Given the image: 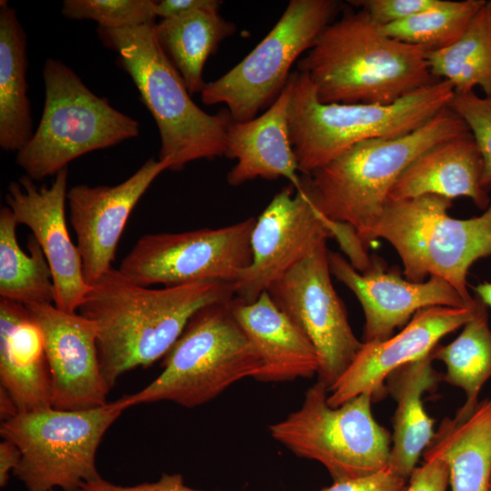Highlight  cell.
<instances>
[{
  "instance_id": "cell-1",
  "label": "cell",
  "mask_w": 491,
  "mask_h": 491,
  "mask_svg": "<svg viewBox=\"0 0 491 491\" xmlns=\"http://www.w3.org/2000/svg\"><path fill=\"white\" fill-rule=\"evenodd\" d=\"M234 297L230 282L155 289L111 268L90 285L78 314L95 324L100 371L111 389L124 373L164 357L197 310Z\"/></svg>"
},
{
  "instance_id": "cell-2",
  "label": "cell",
  "mask_w": 491,
  "mask_h": 491,
  "mask_svg": "<svg viewBox=\"0 0 491 491\" xmlns=\"http://www.w3.org/2000/svg\"><path fill=\"white\" fill-rule=\"evenodd\" d=\"M427 50L384 35L364 9L327 25L297 71L323 104L391 105L436 80Z\"/></svg>"
},
{
  "instance_id": "cell-3",
  "label": "cell",
  "mask_w": 491,
  "mask_h": 491,
  "mask_svg": "<svg viewBox=\"0 0 491 491\" xmlns=\"http://www.w3.org/2000/svg\"><path fill=\"white\" fill-rule=\"evenodd\" d=\"M468 131L466 122L446 106L408 135L354 145L302 175L300 189L323 215L351 225L362 241L379 218L403 170L433 145Z\"/></svg>"
},
{
  "instance_id": "cell-4",
  "label": "cell",
  "mask_w": 491,
  "mask_h": 491,
  "mask_svg": "<svg viewBox=\"0 0 491 491\" xmlns=\"http://www.w3.org/2000/svg\"><path fill=\"white\" fill-rule=\"evenodd\" d=\"M155 22L122 28H97L104 45L118 55L117 63L132 78L141 101L157 125L160 160L180 171L199 159L225 155L227 110L209 115L191 99L185 82L155 36Z\"/></svg>"
},
{
  "instance_id": "cell-5",
  "label": "cell",
  "mask_w": 491,
  "mask_h": 491,
  "mask_svg": "<svg viewBox=\"0 0 491 491\" xmlns=\"http://www.w3.org/2000/svg\"><path fill=\"white\" fill-rule=\"evenodd\" d=\"M289 79V135L302 175L312 173L359 142L412 133L448 106L454 95L453 85L439 80L391 105L323 104L306 74L296 71Z\"/></svg>"
},
{
  "instance_id": "cell-6",
  "label": "cell",
  "mask_w": 491,
  "mask_h": 491,
  "mask_svg": "<svg viewBox=\"0 0 491 491\" xmlns=\"http://www.w3.org/2000/svg\"><path fill=\"white\" fill-rule=\"evenodd\" d=\"M232 299L197 310L163 357L162 373L142 390L117 399V406L125 410L170 401L191 408L246 377L254 378L261 358L233 314Z\"/></svg>"
},
{
  "instance_id": "cell-7",
  "label": "cell",
  "mask_w": 491,
  "mask_h": 491,
  "mask_svg": "<svg viewBox=\"0 0 491 491\" xmlns=\"http://www.w3.org/2000/svg\"><path fill=\"white\" fill-rule=\"evenodd\" d=\"M452 200L425 195L390 200L362 243L381 237L399 255L404 275L424 282L429 275L448 282L469 307L476 305L467 290L466 276L476 260L491 256V203L479 215L456 219L447 214Z\"/></svg>"
},
{
  "instance_id": "cell-8",
  "label": "cell",
  "mask_w": 491,
  "mask_h": 491,
  "mask_svg": "<svg viewBox=\"0 0 491 491\" xmlns=\"http://www.w3.org/2000/svg\"><path fill=\"white\" fill-rule=\"evenodd\" d=\"M45 105L16 164L35 181L55 176L92 151L114 146L139 135L136 120L95 95L63 62L48 58L42 71Z\"/></svg>"
},
{
  "instance_id": "cell-9",
  "label": "cell",
  "mask_w": 491,
  "mask_h": 491,
  "mask_svg": "<svg viewBox=\"0 0 491 491\" xmlns=\"http://www.w3.org/2000/svg\"><path fill=\"white\" fill-rule=\"evenodd\" d=\"M327 392L317 380L297 410L269 426L270 436L297 456L319 462L334 482L386 467L392 437L374 418L372 396L361 394L331 407Z\"/></svg>"
},
{
  "instance_id": "cell-10",
  "label": "cell",
  "mask_w": 491,
  "mask_h": 491,
  "mask_svg": "<svg viewBox=\"0 0 491 491\" xmlns=\"http://www.w3.org/2000/svg\"><path fill=\"white\" fill-rule=\"evenodd\" d=\"M124 409L115 402L96 408L53 407L17 414L2 421L1 436L21 451L13 471L28 491H78L101 478L95 467L98 446Z\"/></svg>"
},
{
  "instance_id": "cell-11",
  "label": "cell",
  "mask_w": 491,
  "mask_h": 491,
  "mask_svg": "<svg viewBox=\"0 0 491 491\" xmlns=\"http://www.w3.org/2000/svg\"><path fill=\"white\" fill-rule=\"evenodd\" d=\"M334 0H291L267 35L235 66L201 92L205 105L225 104L233 122L254 119L276 99L292 65L337 14Z\"/></svg>"
},
{
  "instance_id": "cell-12",
  "label": "cell",
  "mask_w": 491,
  "mask_h": 491,
  "mask_svg": "<svg viewBox=\"0 0 491 491\" xmlns=\"http://www.w3.org/2000/svg\"><path fill=\"white\" fill-rule=\"evenodd\" d=\"M249 217L220 228L141 236L118 270L143 286H175L204 281L234 283L252 262Z\"/></svg>"
},
{
  "instance_id": "cell-13",
  "label": "cell",
  "mask_w": 491,
  "mask_h": 491,
  "mask_svg": "<svg viewBox=\"0 0 491 491\" xmlns=\"http://www.w3.org/2000/svg\"><path fill=\"white\" fill-rule=\"evenodd\" d=\"M266 292L316 347L321 358L318 380L329 390L363 342L355 336L332 285L326 243L273 282Z\"/></svg>"
},
{
  "instance_id": "cell-14",
  "label": "cell",
  "mask_w": 491,
  "mask_h": 491,
  "mask_svg": "<svg viewBox=\"0 0 491 491\" xmlns=\"http://www.w3.org/2000/svg\"><path fill=\"white\" fill-rule=\"evenodd\" d=\"M278 192L251 234L252 262L233 283L235 296L255 302L273 282L333 238L323 215L303 190Z\"/></svg>"
},
{
  "instance_id": "cell-15",
  "label": "cell",
  "mask_w": 491,
  "mask_h": 491,
  "mask_svg": "<svg viewBox=\"0 0 491 491\" xmlns=\"http://www.w3.org/2000/svg\"><path fill=\"white\" fill-rule=\"evenodd\" d=\"M67 181V167L55 175L50 185L38 186L31 177L22 175L9 184L5 202L18 225L31 230L45 256L53 276L54 305L62 311L77 313L90 286L66 225Z\"/></svg>"
},
{
  "instance_id": "cell-16",
  "label": "cell",
  "mask_w": 491,
  "mask_h": 491,
  "mask_svg": "<svg viewBox=\"0 0 491 491\" xmlns=\"http://www.w3.org/2000/svg\"><path fill=\"white\" fill-rule=\"evenodd\" d=\"M40 328L52 381V407L84 410L107 404L99 366L95 324L54 304L27 306Z\"/></svg>"
},
{
  "instance_id": "cell-17",
  "label": "cell",
  "mask_w": 491,
  "mask_h": 491,
  "mask_svg": "<svg viewBox=\"0 0 491 491\" xmlns=\"http://www.w3.org/2000/svg\"><path fill=\"white\" fill-rule=\"evenodd\" d=\"M169 160H147L115 185H77L66 195L69 219L76 235L83 274L90 286L112 267L129 215L154 180L170 167Z\"/></svg>"
},
{
  "instance_id": "cell-18",
  "label": "cell",
  "mask_w": 491,
  "mask_h": 491,
  "mask_svg": "<svg viewBox=\"0 0 491 491\" xmlns=\"http://www.w3.org/2000/svg\"><path fill=\"white\" fill-rule=\"evenodd\" d=\"M331 274L357 297L366 317L364 341H382L408 322L418 310L432 306L469 307L446 280L430 276L412 282L389 270L377 256L364 273L356 270L340 254L328 251Z\"/></svg>"
},
{
  "instance_id": "cell-19",
  "label": "cell",
  "mask_w": 491,
  "mask_h": 491,
  "mask_svg": "<svg viewBox=\"0 0 491 491\" xmlns=\"http://www.w3.org/2000/svg\"><path fill=\"white\" fill-rule=\"evenodd\" d=\"M474 308H423L398 334L382 341L363 342L349 366L330 387L327 404L337 407L361 394H369L373 401L383 399L387 394V376L429 355L442 337L472 318Z\"/></svg>"
},
{
  "instance_id": "cell-20",
  "label": "cell",
  "mask_w": 491,
  "mask_h": 491,
  "mask_svg": "<svg viewBox=\"0 0 491 491\" xmlns=\"http://www.w3.org/2000/svg\"><path fill=\"white\" fill-rule=\"evenodd\" d=\"M292 83H287L269 108L258 117L246 122H232L227 130L225 156L236 164L226 180L238 186L249 180H275L284 177L298 190L301 175L290 140L288 106Z\"/></svg>"
},
{
  "instance_id": "cell-21",
  "label": "cell",
  "mask_w": 491,
  "mask_h": 491,
  "mask_svg": "<svg viewBox=\"0 0 491 491\" xmlns=\"http://www.w3.org/2000/svg\"><path fill=\"white\" fill-rule=\"evenodd\" d=\"M483 158L470 131L433 145L399 175L388 199L401 200L437 195L450 200L466 196L486 210L489 193L481 184Z\"/></svg>"
},
{
  "instance_id": "cell-22",
  "label": "cell",
  "mask_w": 491,
  "mask_h": 491,
  "mask_svg": "<svg viewBox=\"0 0 491 491\" xmlns=\"http://www.w3.org/2000/svg\"><path fill=\"white\" fill-rule=\"evenodd\" d=\"M230 306L261 358L262 366L254 377L256 380L285 382L318 374L321 358L316 347L275 305L267 292L253 303L235 296Z\"/></svg>"
},
{
  "instance_id": "cell-23",
  "label": "cell",
  "mask_w": 491,
  "mask_h": 491,
  "mask_svg": "<svg viewBox=\"0 0 491 491\" xmlns=\"http://www.w3.org/2000/svg\"><path fill=\"white\" fill-rule=\"evenodd\" d=\"M0 388L17 414L52 407V381L42 332L25 306L0 299Z\"/></svg>"
},
{
  "instance_id": "cell-24",
  "label": "cell",
  "mask_w": 491,
  "mask_h": 491,
  "mask_svg": "<svg viewBox=\"0 0 491 491\" xmlns=\"http://www.w3.org/2000/svg\"><path fill=\"white\" fill-rule=\"evenodd\" d=\"M432 361L430 353L396 368L386 381L387 393L396 402L387 467L406 480L435 436L434 420L422 402L423 395L434 391L443 377Z\"/></svg>"
},
{
  "instance_id": "cell-25",
  "label": "cell",
  "mask_w": 491,
  "mask_h": 491,
  "mask_svg": "<svg viewBox=\"0 0 491 491\" xmlns=\"http://www.w3.org/2000/svg\"><path fill=\"white\" fill-rule=\"evenodd\" d=\"M26 50V34L15 9L0 1V146L5 151H20L34 135Z\"/></svg>"
},
{
  "instance_id": "cell-26",
  "label": "cell",
  "mask_w": 491,
  "mask_h": 491,
  "mask_svg": "<svg viewBox=\"0 0 491 491\" xmlns=\"http://www.w3.org/2000/svg\"><path fill=\"white\" fill-rule=\"evenodd\" d=\"M426 449L449 466L452 491H489L491 479V396L466 418L446 417Z\"/></svg>"
},
{
  "instance_id": "cell-27",
  "label": "cell",
  "mask_w": 491,
  "mask_h": 491,
  "mask_svg": "<svg viewBox=\"0 0 491 491\" xmlns=\"http://www.w3.org/2000/svg\"><path fill=\"white\" fill-rule=\"evenodd\" d=\"M218 11L197 10L161 19L155 25V36L164 52L182 76L190 95L206 85L203 69L219 44L235 31Z\"/></svg>"
},
{
  "instance_id": "cell-28",
  "label": "cell",
  "mask_w": 491,
  "mask_h": 491,
  "mask_svg": "<svg viewBox=\"0 0 491 491\" xmlns=\"http://www.w3.org/2000/svg\"><path fill=\"white\" fill-rule=\"evenodd\" d=\"M472 318L460 335L446 346H436L431 352L434 359L446 366L442 380L460 387L466 402L456 417L466 418L477 406L482 386L491 377V329L487 306L476 296Z\"/></svg>"
},
{
  "instance_id": "cell-29",
  "label": "cell",
  "mask_w": 491,
  "mask_h": 491,
  "mask_svg": "<svg viewBox=\"0 0 491 491\" xmlns=\"http://www.w3.org/2000/svg\"><path fill=\"white\" fill-rule=\"evenodd\" d=\"M18 223L6 206L0 210V297L25 306L54 304L52 272L34 236H29L25 253L16 236Z\"/></svg>"
},
{
  "instance_id": "cell-30",
  "label": "cell",
  "mask_w": 491,
  "mask_h": 491,
  "mask_svg": "<svg viewBox=\"0 0 491 491\" xmlns=\"http://www.w3.org/2000/svg\"><path fill=\"white\" fill-rule=\"evenodd\" d=\"M426 56L432 75L448 81L455 94L479 86L491 97V1L485 2L456 42Z\"/></svg>"
},
{
  "instance_id": "cell-31",
  "label": "cell",
  "mask_w": 491,
  "mask_h": 491,
  "mask_svg": "<svg viewBox=\"0 0 491 491\" xmlns=\"http://www.w3.org/2000/svg\"><path fill=\"white\" fill-rule=\"evenodd\" d=\"M485 2L443 0L437 6L379 28L384 35L405 44L427 51L443 49L463 35Z\"/></svg>"
},
{
  "instance_id": "cell-32",
  "label": "cell",
  "mask_w": 491,
  "mask_h": 491,
  "mask_svg": "<svg viewBox=\"0 0 491 491\" xmlns=\"http://www.w3.org/2000/svg\"><path fill=\"white\" fill-rule=\"evenodd\" d=\"M155 6L152 0H65L62 15L94 20L100 27L122 28L155 22Z\"/></svg>"
},
{
  "instance_id": "cell-33",
  "label": "cell",
  "mask_w": 491,
  "mask_h": 491,
  "mask_svg": "<svg viewBox=\"0 0 491 491\" xmlns=\"http://www.w3.org/2000/svg\"><path fill=\"white\" fill-rule=\"evenodd\" d=\"M448 107L467 125L482 155L484 167L481 184L491 190V97H481L474 91L455 94Z\"/></svg>"
},
{
  "instance_id": "cell-34",
  "label": "cell",
  "mask_w": 491,
  "mask_h": 491,
  "mask_svg": "<svg viewBox=\"0 0 491 491\" xmlns=\"http://www.w3.org/2000/svg\"><path fill=\"white\" fill-rule=\"evenodd\" d=\"M443 0H356L353 5L367 12L372 20L384 26L406 20L437 6Z\"/></svg>"
},
{
  "instance_id": "cell-35",
  "label": "cell",
  "mask_w": 491,
  "mask_h": 491,
  "mask_svg": "<svg viewBox=\"0 0 491 491\" xmlns=\"http://www.w3.org/2000/svg\"><path fill=\"white\" fill-rule=\"evenodd\" d=\"M449 484V466L439 454L424 451V463L414 469L406 491H446Z\"/></svg>"
},
{
  "instance_id": "cell-36",
  "label": "cell",
  "mask_w": 491,
  "mask_h": 491,
  "mask_svg": "<svg viewBox=\"0 0 491 491\" xmlns=\"http://www.w3.org/2000/svg\"><path fill=\"white\" fill-rule=\"evenodd\" d=\"M408 480L396 475L387 466L358 478L337 481L322 491H406Z\"/></svg>"
},
{
  "instance_id": "cell-37",
  "label": "cell",
  "mask_w": 491,
  "mask_h": 491,
  "mask_svg": "<svg viewBox=\"0 0 491 491\" xmlns=\"http://www.w3.org/2000/svg\"><path fill=\"white\" fill-rule=\"evenodd\" d=\"M325 223L340 245L341 249L347 255L350 264L360 273L366 272L371 266L368 256L356 230L349 224L334 221L325 216Z\"/></svg>"
},
{
  "instance_id": "cell-38",
  "label": "cell",
  "mask_w": 491,
  "mask_h": 491,
  "mask_svg": "<svg viewBox=\"0 0 491 491\" xmlns=\"http://www.w3.org/2000/svg\"><path fill=\"white\" fill-rule=\"evenodd\" d=\"M78 491H199L184 484L180 474H162L155 483H143L132 486L112 484L102 477L96 481L85 484Z\"/></svg>"
},
{
  "instance_id": "cell-39",
  "label": "cell",
  "mask_w": 491,
  "mask_h": 491,
  "mask_svg": "<svg viewBox=\"0 0 491 491\" xmlns=\"http://www.w3.org/2000/svg\"><path fill=\"white\" fill-rule=\"evenodd\" d=\"M222 2L217 0H161L156 1V16L168 19L197 10L218 11Z\"/></svg>"
},
{
  "instance_id": "cell-40",
  "label": "cell",
  "mask_w": 491,
  "mask_h": 491,
  "mask_svg": "<svg viewBox=\"0 0 491 491\" xmlns=\"http://www.w3.org/2000/svg\"><path fill=\"white\" fill-rule=\"evenodd\" d=\"M21 451L11 441L4 439L0 443V486L4 487L9 477V472L15 470L21 461Z\"/></svg>"
},
{
  "instance_id": "cell-41",
  "label": "cell",
  "mask_w": 491,
  "mask_h": 491,
  "mask_svg": "<svg viewBox=\"0 0 491 491\" xmlns=\"http://www.w3.org/2000/svg\"><path fill=\"white\" fill-rule=\"evenodd\" d=\"M476 296L491 307V283L484 282L474 287Z\"/></svg>"
},
{
  "instance_id": "cell-42",
  "label": "cell",
  "mask_w": 491,
  "mask_h": 491,
  "mask_svg": "<svg viewBox=\"0 0 491 491\" xmlns=\"http://www.w3.org/2000/svg\"><path fill=\"white\" fill-rule=\"evenodd\" d=\"M489 491H491V479H490V487H489Z\"/></svg>"
},
{
  "instance_id": "cell-43",
  "label": "cell",
  "mask_w": 491,
  "mask_h": 491,
  "mask_svg": "<svg viewBox=\"0 0 491 491\" xmlns=\"http://www.w3.org/2000/svg\"><path fill=\"white\" fill-rule=\"evenodd\" d=\"M49 491H54L53 489L49 490Z\"/></svg>"
}]
</instances>
